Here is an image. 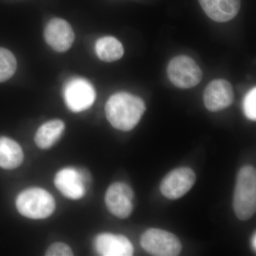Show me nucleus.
Returning <instances> with one entry per match:
<instances>
[{
    "label": "nucleus",
    "mask_w": 256,
    "mask_h": 256,
    "mask_svg": "<svg viewBox=\"0 0 256 256\" xmlns=\"http://www.w3.org/2000/svg\"><path fill=\"white\" fill-rule=\"evenodd\" d=\"M196 174L188 168H180L168 173L162 181L160 191L166 198L178 200L186 193L194 185Z\"/></svg>",
    "instance_id": "9"
},
{
    "label": "nucleus",
    "mask_w": 256,
    "mask_h": 256,
    "mask_svg": "<svg viewBox=\"0 0 256 256\" xmlns=\"http://www.w3.org/2000/svg\"><path fill=\"white\" fill-rule=\"evenodd\" d=\"M44 37L47 44L57 52L70 50L75 34L70 24L63 18H54L45 26Z\"/></svg>",
    "instance_id": "10"
},
{
    "label": "nucleus",
    "mask_w": 256,
    "mask_h": 256,
    "mask_svg": "<svg viewBox=\"0 0 256 256\" xmlns=\"http://www.w3.org/2000/svg\"><path fill=\"white\" fill-rule=\"evenodd\" d=\"M140 244L146 252L156 256H176L182 246L174 234L158 228H150L143 233Z\"/></svg>",
    "instance_id": "6"
},
{
    "label": "nucleus",
    "mask_w": 256,
    "mask_h": 256,
    "mask_svg": "<svg viewBox=\"0 0 256 256\" xmlns=\"http://www.w3.org/2000/svg\"><path fill=\"white\" fill-rule=\"evenodd\" d=\"M90 182V174L87 171L73 168L60 170L54 178V184L57 190L64 196L74 200H80L85 196L87 185Z\"/></svg>",
    "instance_id": "7"
},
{
    "label": "nucleus",
    "mask_w": 256,
    "mask_h": 256,
    "mask_svg": "<svg viewBox=\"0 0 256 256\" xmlns=\"http://www.w3.org/2000/svg\"><path fill=\"white\" fill-rule=\"evenodd\" d=\"M106 117L112 127L119 130H132L146 110L144 101L126 92L111 96L105 107Z\"/></svg>",
    "instance_id": "1"
},
{
    "label": "nucleus",
    "mask_w": 256,
    "mask_h": 256,
    "mask_svg": "<svg viewBox=\"0 0 256 256\" xmlns=\"http://www.w3.org/2000/svg\"><path fill=\"white\" fill-rule=\"evenodd\" d=\"M168 77L172 84L180 88H191L201 82L203 73L193 58L181 55L170 60L168 66Z\"/></svg>",
    "instance_id": "4"
},
{
    "label": "nucleus",
    "mask_w": 256,
    "mask_h": 256,
    "mask_svg": "<svg viewBox=\"0 0 256 256\" xmlns=\"http://www.w3.org/2000/svg\"><path fill=\"white\" fill-rule=\"evenodd\" d=\"M16 206L20 214L32 220H44L54 212L56 202L50 192L42 188H30L18 195Z\"/></svg>",
    "instance_id": "3"
},
{
    "label": "nucleus",
    "mask_w": 256,
    "mask_h": 256,
    "mask_svg": "<svg viewBox=\"0 0 256 256\" xmlns=\"http://www.w3.org/2000/svg\"><path fill=\"white\" fill-rule=\"evenodd\" d=\"M234 99L232 84L224 79L212 80L204 92V102L210 112H217L227 108Z\"/></svg>",
    "instance_id": "11"
},
{
    "label": "nucleus",
    "mask_w": 256,
    "mask_h": 256,
    "mask_svg": "<svg viewBox=\"0 0 256 256\" xmlns=\"http://www.w3.org/2000/svg\"><path fill=\"white\" fill-rule=\"evenodd\" d=\"M22 149L18 142L9 138H0V168L14 170L23 162Z\"/></svg>",
    "instance_id": "15"
},
{
    "label": "nucleus",
    "mask_w": 256,
    "mask_h": 256,
    "mask_svg": "<svg viewBox=\"0 0 256 256\" xmlns=\"http://www.w3.org/2000/svg\"><path fill=\"white\" fill-rule=\"evenodd\" d=\"M96 252L102 256H131L134 248L129 239L122 235L104 233L94 240Z\"/></svg>",
    "instance_id": "12"
},
{
    "label": "nucleus",
    "mask_w": 256,
    "mask_h": 256,
    "mask_svg": "<svg viewBox=\"0 0 256 256\" xmlns=\"http://www.w3.org/2000/svg\"><path fill=\"white\" fill-rule=\"evenodd\" d=\"M252 248L254 249V252H256V233L254 234L252 237Z\"/></svg>",
    "instance_id": "20"
},
{
    "label": "nucleus",
    "mask_w": 256,
    "mask_h": 256,
    "mask_svg": "<svg viewBox=\"0 0 256 256\" xmlns=\"http://www.w3.org/2000/svg\"><path fill=\"white\" fill-rule=\"evenodd\" d=\"M207 16L216 22L233 20L240 8V0H198Z\"/></svg>",
    "instance_id": "13"
},
{
    "label": "nucleus",
    "mask_w": 256,
    "mask_h": 256,
    "mask_svg": "<svg viewBox=\"0 0 256 256\" xmlns=\"http://www.w3.org/2000/svg\"><path fill=\"white\" fill-rule=\"evenodd\" d=\"M242 108L247 118L255 121L256 120V88H252L250 92H247L244 102Z\"/></svg>",
    "instance_id": "18"
},
{
    "label": "nucleus",
    "mask_w": 256,
    "mask_h": 256,
    "mask_svg": "<svg viewBox=\"0 0 256 256\" xmlns=\"http://www.w3.org/2000/svg\"><path fill=\"white\" fill-rule=\"evenodd\" d=\"M47 256H74L72 248L67 244L62 242H56L50 245L47 249Z\"/></svg>",
    "instance_id": "19"
},
{
    "label": "nucleus",
    "mask_w": 256,
    "mask_h": 256,
    "mask_svg": "<svg viewBox=\"0 0 256 256\" xmlns=\"http://www.w3.org/2000/svg\"><path fill=\"white\" fill-rule=\"evenodd\" d=\"M18 68L14 55L6 48L0 47V82L9 80Z\"/></svg>",
    "instance_id": "17"
},
{
    "label": "nucleus",
    "mask_w": 256,
    "mask_h": 256,
    "mask_svg": "<svg viewBox=\"0 0 256 256\" xmlns=\"http://www.w3.org/2000/svg\"><path fill=\"white\" fill-rule=\"evenodd\" d=\"M134 196L132 188L127 184L114 183L106 191V206L111 214L124 220L132 214Z\"/></svg>",
    "instance_id": "8"
},
{
    "label": "nucleus",
    "mask_w": 256,
    "mask_h": 256,
    "mask_svg": "<svg viewBox=\"0 0 256 256\" xmlns=\"http://www.w3.org/2000/svg\"><path fill=\"white\" fill-rule=\"evenodd\" d=\"M96 98L94 86L80 77L70 78L64 87V99L69 110L80 112L90 108Z\"/></svg>",
    "instance_id": "5"
},
{
    "label": "nucleus",
    "mask_w": 256,
    "mask_h": 256,
    "mask_svg": "<svg viewBox=\"0 0 256 256\" xmlns=\"http://www.w3.org/2000/svg\"><path fill=\"white\" fill-rule=\"evenodd\" d=\"M95 50L98 57L105 62H116L124 54L122 44L114 36L101 37L96 42Z\"/></svg>",
    "instance_id": "16"
},
{
    "label": "nucleus",
    "mask_w": 256,
    "mask_h": 256,
    "mask_svg": "<svg viewBox=\"0 0 256 256\" xmlns=\"http://www.w3.org/2000/svg\"><path fill=\"white\" fill-rule=\"evenodd\" d=\"M65 130V124L60 120L48 121L40 126L35 134L36 146L42 150L50 149L60 140Z\"/></svg>",
    "instance_id": "14"
},
{
    "label": "nucleus",
    "mask_w": 256,
    "mask_h": 256,
    "mask_svg": "<svg viewBox=\"0 0 256 256\" xmlns=\"http://www.w3.org/2000/svg\"><path fill=\"white\" fill-rule=\"evenodd\" d=\"M233 206L235 214L242 220H247L256 210V172L250 165L242 166L237 176Z\"/></svg>",
    "instance_id": "2"
}]
</instances>
